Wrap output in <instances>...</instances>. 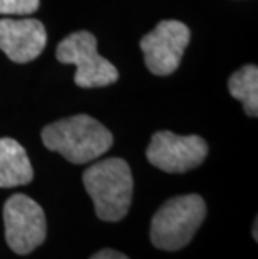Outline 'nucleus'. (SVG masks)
I'll return each instance as SVG.
<instances>
[{
	"label": "nucleus",
	"instance_id": "39448f33",
	"mask_svg": "<svg viewBox=\"0 0 258 259\" xmlns=\"http://www.w3.org/2000/svg\"><path fill=\"white\" fill-rule=\"evenodd\" d=\"M5 239L15 254H29L47 236L44 209L25 194H14L4 206Z\"/></svg>",
	"mask_w": 258,
	"mask_h": 259
},
{
	"label": "nucleus",
	"instance_id": "ddd939ff",
	"mask_svg": "<svg viewBox=\"0 0 258 259\" xmlns=\"http://www.w3.org/2000/svg\"><path fill=\"white\" fill-rule=\"evenodd\" d=\"M253 238L256 239V221H255V226H253Z\"/></svg>",
	"mask_w": 258,
	"mask_h": 259
},
{
	"label": "nucleus",
	"instance_id": "7ed1b4c3",
	"mask_svg": "<svg viewBox=\"0 0 258 259\" xmlns=\"http://www.w3.org/2000/svg\"><path fill=\"white\" fill-rule=\"evenodd\" d=\"M206 204L198 194L173 197L153 216L151 242L163 251H178L188 246L205 221Z\"/></svg>",
	"mask_w": 258,
	"mask_h": 259
},
{
	"label": "nucleus",
	"instance_id": "20e7f679",
	"mask_svg": "<svg viewBox=\"0 0 258 259\" xmlns=\"http://www.w3.org/2000/svg\"><path fill=\"white\" fill-rule=\"evenodd\" d=\"M57 60L76 65L74 82L84 89L114 84L119 72L114 65L97 52V40L91 32L79 30L64 38L57 46Z\"/></svg>",
	"mask_w": 258,
	"mask_h": 259
},
{
	"label": "nucleus",
	"instance_id": "0eeeda50",
	"mask_svg": "<svg viewBox=\"0 0 258 259\" xmlns=\"http://www.w3.org/2000/svg\"><path fill=\"white\" fill-rule=\"evenodd\" d=\"M190 29L183 22L163 20L141 38V51L148 69L156 75H169L178 69L188 47Z\"/></svg>",
	"mask_w": 258,
	"mask_h": 259
},
{
	"label": "nucleus",
	"instance_id": "9d476101",
	"mask_svg": "<svg viewBox=\"0 0 258 259\" xmlns=\"http://www.w3.org/2000/svg\"><path fill=\"white\" fill-rule=\"evenodd\" d=\"M230 94L243 102L245 112L250 117H256L258 114V69L250 64L237 70L228 80Z\"/></svg>",
	"mask_w": 258,
	"mask_h": 259
},
{
	"label": "nucleus",
	"instance_id": "f03ea898",
	"mask_svg": "<svg viewBox=\"0 0 258 259\" xmlns=\"http://www.w3.org/2000/svg\"><path fill=\"white\" fill-rule=\"evenodd\" d=\"M82 183L99 219L116 223L128 214L133 201V174L124 159L111 157L92 164L82 176Z\"/></svg>",
	"mask_w": 258,
	"mask_h": 259
},
{
	"label": "nucleus",
	"instance_id": "9b49d317",
	"mask_svg": "<svg viewBox=\"0 0 258 259\" xmlns=\"http://www.w3.org/2000/svg\"><path fill=\"white\" fill-rule=\"evenodd\" d=\"M41 0H0V14L2 15H29L35 12Z\"/></svg>",
	"mask_w": 258,
	"mask_h": 259
},
{
	"label": "nucleus",
	"instance_id": "f8f14e48",
	"mask_svg": "<svg viewBox=\"0 0 258 259\" xmlns=\"http://www.w3.org/2000/svg\"><path fill=\"white\" fill-rule=\"evenodd\" d=\"M91 259H129V257L124 256L123 252H118L114 249H102L99 252H96Z\"/></svg>",
	"mask_w": 258,
	"mask_h": 259
},
{
	"label": "nucleus",
	"instance_id": "423d86ee",
	"mask_svg": "<svg viewBox=\"0 0 258 259\" xmlns=\"http://www.w3.org/2000/svg\"><path fill=\"white\" fill-rule=\"evenodd\" d=\"M208 156V144L200 136H176L159 131L148 146L146 157L153 166L171 174H181L203 164Z\"/></svg>",
	"mask_w": 258,
	"mask_h": 259
},
{
	"label": "nucleus",
	"instance_id": "6e6552de",
	"mask_svg": "<svg viewBox=\"0 0 258 259\" xmlns=\"http://www.w3.org/2000/svg\"><path fill=\"white\" fill-rule=\"evenodd\" d=\"M47 44V32L35 19L0 20V49L12 62L25 64L37 59Z\"/></svg>",
	"mask_w": 258,
	"mask_h": 259
},
{
	"label": "nucleus",
	"instance_id": "f257e3e1",
	"mask_svg": "<svg viewBox=\"0 0 258 259\" xmlns=\"http://www.w3.org/2000/svg\"><path fill=\"white\" fill-rule=\"evenodd\" d=\"M113 134L94 117L72 115L49 124L42 131V142L72 164H86L101 157L113 146Z\"/></svg>",
	"mask_w": 258,
	"mask_h": 259
},
{
	"label": "nucleus",
	"instance_id": "1a4fd4ad",
	"mask_svg": "<svg viewBox=\"0 0 258 259\" xmlns=\"http://www.w3.org/2000/svg\"><path fill=\"white\" fill-rule=\"evenodd\" d=\"M34 178V169L27 157L25 149L15 139H0V187H15L29 184Z\"/></svg>",
	"mask_w": 258,
	"mask_h": 259
}]
</instances>
